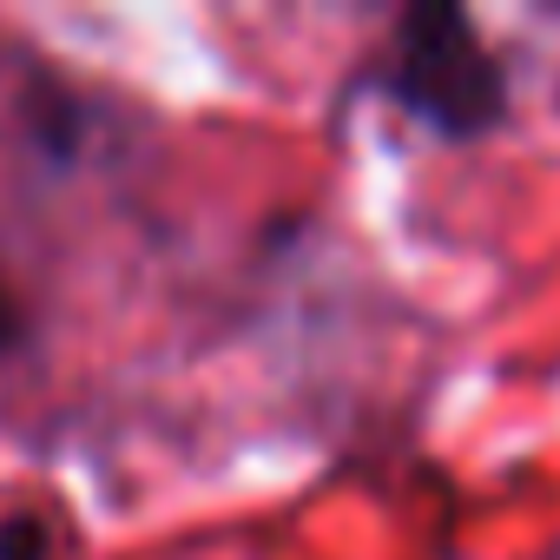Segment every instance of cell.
Segmentation results:
<instances>
[{
	"label": "cell",
	"instance_id": "7a4b0ae2",
	"mask_svg": "<svg viewBox=\"0 0 560 560\" xmlns=\"http://www.w3.org/2000/svg\"><path fill=\"white\" fill-rule=\"evenodd\" d=\"M0 560H47V534L34 521H8L0 527Z\"/></svg>",
	"mask_w": 560,
	"mask_h": 560
},
{
	"label": "cell",
	"instance_id": "6da1fadb",
	"mask_svg": "<svg viewBox=\"0 0 560 560\" xmlns=\"http://www.w3.org/2000/svg\"><path fill=\"white\" fill-rule=\"evenodd\" d=\"M383 86L442 139H481L508 119V73L462 8H409L396 21Z\"/></svg>",
	"mask_w": 560,
	"mask_h": 560
},
{
	"label": "cell",
	"instance_id": "3957f363",
	"mask_svg": "<svg viewBox=\"0 0 560 560\" xmlns=\"http://www.w3.org/2000/svg\"><path fill=\"white\" fill-rule=\"evenodd\" d=\"M21 343V304H14V291L0 284V350H14Z\"/></svg>",
	"mask_w": 560,
	"mask_h": 560
}]
</instances>
